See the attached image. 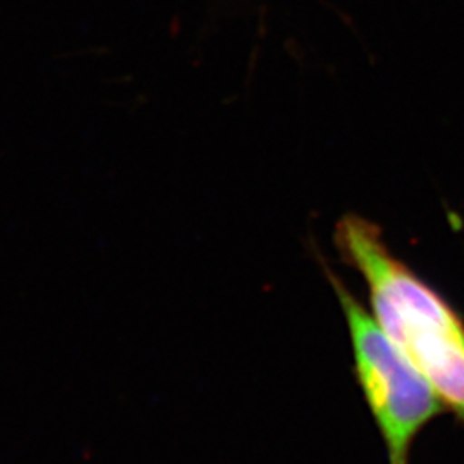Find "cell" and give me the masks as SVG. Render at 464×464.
I'll return each mask as SVG.
<instances>
[{
    "label": "cell",
    "mask_w": 464,
    "mask_h": 464,
    "mask_svg": "<svg viewBox=\"0 0 464 464\" xmlns=\"http://www.w3.org/2000/svg\"><path fill=\"white\" fill-rule=\"evenodd\" d=\"M335 246L365 282L379 327L464 423L463 316L392 255L373 222L344 217L335 227Z\"/></svg>",
    "instance_id": "6da1fadb"
},
{
    "label": "cell",
    "mask_w": 464,
    "mask_h": 464,
    "mask_svg": "<svg viewBox=\"0 0 464 464\" xmlns=\"http://www.w3.org/2000/svg\"><path fill=\"white\" fill-rule=\"evenodd\" d=\"M325 274L341 303L353 346L354 377L385 444L389 464H410L416 437L446 411V406L344 281L329 266Z\"/></svg>",
    "instance_id": "7a4b0ae2"
}]
</instances>
